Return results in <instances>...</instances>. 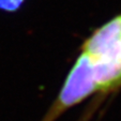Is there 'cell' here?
<instances>
[{
    "label": "cell",
    "mask_w": 121,
    "mask_h": 121,
    "mask_svg": "<svg viewBox=\"0 0 121 121\" xmlns=\"http://www.w3.org/2000/svg\"><path fill=\"white\" fill-rule=\"evenodd\" d=\"M99 91L93 61L82 52L69 72L56 101L41 121H56L64 112Z\"/></svg>",
    "instance_id": "6da1fadb"
},
{
    "label": "cell",
    "mask_w": 121,
    "mask_h": 121,
    "mask_svg": "<svg viewBox=\"0 0 121 121\" xmlns=\"http://www.w3.org/2000/svg\"><path fill=\"white\" fill-rule=\"evenodd\" d=\"M25 0H0V10L7 13L18 11L24 4Z\"/></svg>",
    "instance_id": "7a4b0ae2"
}]
</instances>
